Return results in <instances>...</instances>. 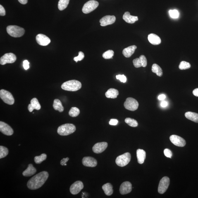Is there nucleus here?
<instances>
[{"label": "nucleus", "instance_id": "nucleus-1", "mask_svg": "<svg viewBox=\"0 0 198 198\" xmlns=\"http://www.w3.org/2000/svg\"><path fill=\"white\" fill-rule=\"evenodd\" d=\"M49 174L48 172L44 171L35 175L29 180L27 184L28 188L32 190H37L42 187L47 180Z\"/></svg>", "mask_w": 198, "mask_h": 198}, {"label": "nucleus", "instance_id": "nucleus-2", "mask_svg": "<svg viewBox=\"0 0 198 198\" xmlns=\"http://www.w3.org/2000/svg\"><path fill=\"white\" fill-rule=\"evenodd\" d=\"M82 86L81 83L79 81L73 80L64 82L61 87L64 90L76 92L81 88Z\"/></svg>", "mask_w": 198, "mask_h": 198}, {"label": "nucleus", "instance_id": "nucleus-3", "mask_svg": "<svg viewBox=\"0 0 198 198\" xmlns=\"http://www.w3.org/2000/svg\"><path fill=\"white\" fill-rule=\"evenodd\" d=\"M76 128L73 124L67 123L64 124L58 127L57 132L61 136H67L70 135L75 131Z\"/></svg>", "mask_w": 198, "mask_h": 198}, {"label": "nucleus", "instance_id": "nucleus-4", "mask_svg": "<svg viewBox=\"0 0 198 198\" xmlns=\"http://www.w3.org/2000/svg\"><path fill=\"white\" fill-rule=\"evenodd\" d=\"M7 32L10 36L14 37H21L25 33V30L16 25H10L7 27Z\"/></svg>", "mask_w": 198, "mask_h": 198}, {"label": "nucleus", "instance_id": "nucleus-5", "mask_svg": "<svg viewBox=\"0 0 198 198\" xmlns=\"http://www.w3.org/2000/svg\"><path fill=\"white\" fill-rule=\"evenodd\" d=\"M131 159V155L130 153L127 152L119 156L116 158V163L118 166L123 167L126 166Z\"/></svg>", "mask_w": 198, "mask_h": 198}, {"label": "nucleus", "instance_id": "nucleus-6", "mask_svg": "<svg viewBox=\"0 0 198 198\" xmlns=\"http://www.w3.org/2000/svg\"><path fill=\"white\" fill-rule=\"evenodd\" d=\"M0 97L7 104L12 105L14 104V98L11 93L8 91L3 89H1L0 91Z\"/></svg>", "mask_w": 198, "mask_h": 198}, {"label": "nucleus", "instance_id": "nucleus-7", "mask_svg": "<svg viewBox=\"0 0 198 198\" xmlns=\"http://www.w3.org/2000/svg\"><path fill=\"white\" fill-rule=\"evenodd\" d=\"M99 5L97 1L91 0L87 2L84 5L82 8V11L84 13L88 14L94 11Z\"/></svg>", "mask_w": 198, "mask_h": 198}, {"label": "nucleus", "instance_id": "nucleus-8", "mask_svg": "<svg viewBox=\"0 0 198 198\" xmlns=\"http://www.w3.org/2000/svg\"><path fill=\"white\" fill-rule=\"evenodd\" d=\"M138 102L132 98H127L124 103V106L125 109L130 111H135L138 109Z\"/></svg>", "mask_w": 198, "mask_h": 198}, {"label": "nucleus", "instance_id": "nucleus-9", "mask_svg": "<svg viewBox=\"0 0 198 198\" xmlns=\"http://www.w3.org/2000/svg\"><path fill=\"white\" fill-rule=\"evenodd\" d=\"M16 57L13 53H6L1 58L0 63L2 65H4L6 63H13L16 61Z\"/></svg>", "mask_w": 198, "mask_h": 198}, {"label": "nucleus", "instance_id": "nucleus-10", "mask_svg": "<svg viewBox=\"0 0 198 198\" xmlns=\"http://www.w3.org/2000/svg\"><path fill=\"white\" fill-rule=\"evenodd\" d=\"M170 183L169 178L167 177H164L160 180L158 187V191L159 193L163 194L168 189Z\"/></svg>", "mask_w": 198, "mask_h": 198}, {"label": "nucleus", "instance_id": "nucleus-11", "mask_svg": "<svg viewBox=\"0 0 198 198\" xmlns=\"http://www.w3.org/2000/svg\"><path fill=\"white\" fill-rule=\"evenodd\" d=\"M83 187L84 185L83 182L80 181H77L70 186V191L71 194L76 195L78 194Z\"/></svg>", "mask_w": 198, "mask_h": 198}, {"label": "nucleus", "instance_id": "nucleus-12", "mask_svg": "<svg viewBox=\"0 0 198 198\" xmlns=\"http://www.w3.org/2000/svg\"><path fill=\"white\" fill-rule=\"evenodd\" d=\"M171 142L175 146L179 147H183L186 144V141L182 137L179 136L173 135L170 137Z\"/></svg>", "mask_w": 198, "mask_h": 198}, {"label": "nucleus", "instance_id": "nucleus-13", "mask_svg": "<svg viewBox=\"0 0 198 198\" xmlns=\"http://www.w3.org/2000/svg\"><path fill=\"white\" fill-rule=\"evenodd\" d=\"M0 131L5 135L8 136L12 135L13 130L10 125L4 122H0Z\"/></svg>", "mask_w": 198, "mask_h": 198}, {"label": "nucleus", "instance_id": "nucleus-14", "mask_svg": "<svg viewBox=\"0 0 198 198\" xmlns=\"http://www.w3.org/2000/svg\"><path fill=\"white\" fill-rule=\"evenodd\" d=\"M116 20V17L114 15H106L102 18L99 22L101 26L105 27L114 23Z\"/></svg>", "mask_w": 198, "mask_h": 198}, {"label": "nucleus", "instance_id": "nucleus-15", "mask_svg": "<svg viewBox=\"0 0 198 198\" xmlns=\"http://www.w3.org/2000/svg\"><path fill=\"white\" fill-rule=\"evenodd\" d=\"M133 63L134 66L136 68L142 67H145L147 66V60L145 56L141 55L139 58L134 59Z\"/></svg>", "mask_w": 198, "mask_h": 198}, {"label": "nucleus", "instance_id": "nucleus-16", "mask_svg": "<svg viewBox=\"0 0 198 198\" xmlns=\"http://www.w3.org/2000/svg\"><path fill=\"white\" fill-rule=\"evenodd\" d=\"M108 144L106 142L97 143L93 147V151L96 154H99L102 153L107 148Z\"/></svg>", "mask_w": 198, "mask_h": 198}, {"label": "nucleus", "instance_id": "nucleus-17", "mask_svg": "<svg viewBox=\"0 0 198 198\" xmlns=\"http://www.w3.org/2000/svg\"><path fill=\"white\" fill-rule=\"evenodd\" d=\"M36 41L38 44L42 46H47L51 42L49 37L42 34H39L37 36Z\"/></svg>", "mask_w": 198, "mask_h": 198}, {"label": "nucleus", "instance_id": "nucleus-18", "mask_svg": "<svg viewBox=\"0 0 198 198\" xmlns=\"http://www.w3.org/2000/svg\"><path fill=\"white\" fill-rule=\"evenodd\" d=\"M83 164L84 166L90 167H94L97 166V160L91 157H85L82 159Z\"/></svg>", "mask_w": 198, "mask_h": 198}, {"label": "nucleus", "instance_id": "nucleus-19", "mask_svg": "<svg viewBox=\"0 0 198 198\" xmlns=\"http://www.w3.org/2000/svg\"><path fill=\"white\" fill-rule=\"evenodd\" d=\"M132 189V184L130 182H124L120 186L119 191L120 194L125 195L131 192Z\"/></svg>", "mask_w": 198, "mask_h": 198}, {"label": "nucleus", "instance_id": "nucleus-20", "mask_svg": "<svg viewBox=\"0 0 198 198\" xmlns=\"http://www.w3.org/2000/svg\"><path fill=\"white\" fill-rule=\"evenodd\" d=\"M31 104L29 105L28 109L31 112L34 109L39 110L41 109V106L37 98H34L31 101Z\"/></svg>", "mask_w": 198, "mask_h": 198}, {"label": "nucleus", "instance_id": "nucleus-21", "mask_svg": "<svg viewBox=\"0 0 198 198\" xmlns=\"http://www.w3.org/2000/svg\"><path fill=\"white\" fill-rule=\"evenodd\" d=\"M123 18L125 22L129 24H133L138 20V17L131 15L130 12L128 11L124 14Z\"/></svg>", "mask_w": 198, "mask_h": 198}, {"label": "nucleus", "instance_id": "nucleus-22", "mask_svg": "<svg viewBox=\"0 0 198 198\" xmlns=\"http://www.w3.org/2000/svg\"><path fill=\"white\" fill-rule=\"evenodd\" d=\"M137 49V47L135 45L129 46L123 50V54L125 57H130L135 52V50Z\"/></svg>", "mask_w": 198, "mask_h": 198}, {"label": "nucleus", "instance_id": "nucleus-23", "mask_svg": "<svg viewBox=\"0 0 198 198\" xmlns=\"http://www.w3.org/2000/svg\"><path fill=\"white\" fill-rule=\"evenodd\" d=\"M148 39L151 44L154 45H157L161 44V40L157 35L154 34H151L148 36Z\"/></svg>", "mask_w": 198, "mask_h": 198}, {"label": "nucleus", "instance_id": "nucleus-24", "mask_svg": "<svg viewBox=\"0 0 198 198\" xmlns=\"http://www.w3.org/2000/svg\"><path fill=\"white\" fill-rule=\"evenodd\" d=\"M37 171V169L34 167L33 165L31 164H29L27 169L23 172L22 175L24 177H31L35 174Z\"/></svg>", "mask_w": 198, "mask_h": 198}, {"label": "nucleus", "instance_id": "nucleus-25", "mask_svg": "<svg viewBox=\"0 0 198 198\" xmlns=\"http://www.w3.org/2000/svg\"><path fill=\"white\" fill-rule=\"evenodd\" d=\"M137 156L138 163L140 164L144 163L146 157L145 151L143 149H138L137 151Z\"/></svg>", "mask_w": 198, "mask_h": 198}, {"label": "nucleus", "instance_id": "nucleus-26", "mask_svg": "<svg viewBox=\"0 0 198 198\" xmlns=\"http://www.w3.org/2000/svg\"><path fill=\"white\" fill-rule=\"evenodd\" d=\"M105 96L109 99H116L119 94L118 91L117 89L113 88L110 89L105 93Z\"/></svg>", "mask_w": 198, "mask_h": 198}, {"label": "nucleus", "instance_id": "nucleus-27", "mask_svg": "<svg viewBox=\"0 0 198 198\" xmlns=\"http://www.w3.org/2000/svg\"><path fill=\"white\" fill-rule=\"evenodd\" d=\"M186 118L195 123H198V113L191 112H187L185 113Z\"/></svg>", "mask_w": 198, "mask_h": 198}, {"label": "nucleus", "instance_id": "nucleus-28", "mask_svg": "<svg viewBox=\"0 0 198 198\" xmlns=\"http://www.w3.org/2000/svg\"><path fill=\"white\" fill-rule=\"evenodd\" d=\"M102 189L107 196H111L113 193V186L111 183H107L104 184L102 186Z\"/></svg>", "mask_w": 198, "mask_h": 198}, {"label": "nucleus", "instance_id": "nucleus-29", "mask_svg": "<svg viewBox=\"0 0 198 198\" xmlns=\"http://www.w3.org/2000/svg\"><path fill=\"white\" fill-rule=\"evenodd\" d=\"M53 107L55 110L59 111L60 112H62L64 110V108L61 101L58 99H56L54 100Z\"/></svg>", "mask_w": 198, "mask_h": 198}, {"label": "nucleus", "instance_id": "nucleus-30", "mask_svg": "<svg viewBox=\"0 0 198 198\" xmlns=\"http://www.w3.org/2000/svg\"><path fill=\"white\" fill-rule=\"evenodd\" d=\"M151 71L154 73H155L158 76L161 77L163 75L162 70L159 65L156 63H154L153 65L151 68Z\"/></svg>", "mask_w": 198, "mask_h": 198}, {"label": "nucleus", "instance_id": "nucleus-31", "mask_svg": "<svg viewBox=\"0 0 198 198\" xmlns=\"http://www.w3.org/2000/svg\"><path fill=\"white\" fill-rule=\"evenodd\" d=\"M70 0H60L58 3V8L60 10H63L68 6Z\"/></svg>", "mask_w": 198, "mask_h": 198}, {"label": "nucleus", "instance_id": "nucleus-32", "mask_svg": "<svg viewBox=\"0 0 198 198\" xmlns=\"http://www.w3.org/2000/svg\"><path fill=\"white\" fill-rule=\"evenodd\" d=\"M47 158V155L45 154H41L40 156H35L34 157L35 162L37 164H40L43 161H45Z\"/></svg>", "mask_w": 198, "mask_h": 198}, {"label": "nucleus", "instance_id": "nucleus-33", "mask_svg": "<svg viewBox=\"0 0 198 198\" xmlns=\"http://www.w3.org/2000/svg\"><path fill=\"white\" fill-rule=\"evenodd\" d=\"M125 122L131 127H137L138 125V123L137 120L130 118H127L125 119Z\"/></svg>", "mask_w": 198, "mask_h": 198}, {"label": "nucleus", "instance_id": "nucleus-34", "mask_svg": "<svg viewBox=\"0 0 198 198\" xmlns=\"http://www.w3.org/2000/svg\"><path fill=\"white\" fill-rule=\"evenodd\" d=\"M80 110L76 107H72L69 112V115L72 117H76L80 114Z\"/></svg>", "mask_w": 198, "mask_h": 198}, {"label": "nucleus", "instance_id": "nucleus-35", "mask_svg": "<svg viewBox=\"0 0 198 198\" xmlns=\"http://www.w3.org/2000/svg\"><path fill=\"white\" fill-rule=\"evenodd\" d=\"M8 150L7 148L2 146H0V158H4L8 155Z\"/></svg>", "mask_w": 198, "mask_h": 198}, {"label": "nucleus", "instance_id": "nucleus-36", "mask_svg": "<svg viewBox=\"0 0 198 198\" xmlns=\"http://www.w3.org/2000/svg\"><path fill=\"white\" fill-rule=\"evenodd\" d=\"M114 52L112 50H108L102 54L103 57L105 59H112L113 57L114 56Z\"/></svg>", "mask_w": 198, "mask_h": 198}, {"label": "nucleus", "instance_id": "nucleus-37", "mask_svg": "<svg viewBox=\"0 0 198 198\" xmlns=\"http://www.w3.org/2000/svg\"><path fill=\"white\" fill-rule=\"evenodd\" d=\"M191 67L190 63L188 62L182 61L180 62L179 68L180 70H185L188 69Z\"/></svg>", "mask_w": 198, "mask_h": 198}, {"label": "nucleus", "instance_id": "nucleus-38", "mask_svg": "<svg viewBox=\"0 0 198 198\" xmlns=\"http://www.w3.org/2000/svg\"><path fill=\"white\" fill-rule=\"evenodd\" d=\"M169 14L171 18H178L179 16V13L178 10H170Z\"/></svg>", "mask_w": 198, "mask_h": 198}, {"label": "nucleus", "instance_id": "nucleus-39", "mask_svg": "<svg viewBox=\"0 0 198 198\" xmlns=\"http://www.w3.org/2000/svg\"><path fill=\"white\" fill-rule=\"evenodd\" d=\"M84 57V53L82 52V51H80V52H79V53L78 56L74 57V60L76 63H77L78 61H82V60L83 59Z\"/></svg>", "mask_w": 198, "mask_h": 198}, {"label": "nucleus", "instance_id": "nucleus-40", "mask_svg": "<svg viewBox=\"0 0 198 198\" xmlns=\"http://www.w3.org/2000/svg\"><path fill=\"white\" fill-rule=\"evenodd\" d=\"M116 78L118 80H120V82H122L125 83L127 81L126 77L124 75H116Z\"/></svg>", "mask_w": 198, "mask_h": 198}, {"label": "nucleus", "instance_id": "nucleus-41", "mask_svg": "<svg viewBox=\"0 0 198 198\" xmlns=\"http://www.w3.org/2000/svg\"><path fill=\"white\" fill-rule=\"evenodd\" d=\"M164 152L165 156L167 157L170 158H171L173 154H172V151L170 149H165L164 151Z\"/></svg>", "mask_w": 198, "mask_h": 198}, {"label": "nucleus", "instance_id": "nucleus-42", "mask_svg": "<svg viewBox=\"0 0 198 198\" xmlns=\"http://www.w3.org/2000/svg\"><path fill=\"white\" fill-rule=\"evenodd\" d=\"M70 160V158L68 157H67L66 158H63V159L61 160V161H60V164L63 166H67V164L66 163L69 160Z\"/></svg>", "mask_w": 198, "mask_h": 198}, {"label": "nucleus", "instance_id": "nucleus-43", "mask_svg": "<svg viewBox=\"0 0 198 198\" xmlns=\"http://www.w3.org/2000/svg\"><path fill=\"white\" fill-rule=\"evenodd\" d=\"M29 64L30 63L27 61V60H24L23 61V67L24 68L25 70H28L29 68H30V66H29Z\"/></svg>", "mask_w": 198, "mask_h": 198}, {"label": "nucleus", "instance_id": "nucleus-44", "mask_svg": "<svg viewBox=\"0 0 198 198\" xmlns=\"http://www.w3.org/2000/svg\"><path fill=\"white\" fill-rule=\"evenodd\" d=\"M118 121L115 119H112L109 122L110 125H118Z\"/></svg>", "mask_w": 198, "mask_h": 198}, {"label": "nucleus", "instance_id": "nucleus-45", "mask_svg": "<svg viewBox=\"0 0 198 198\" xmlns=\"http://www.w3.org/2000/svg\"><path fill=\"white\" fill-rule=\"evenodd\" d=\"M6 15V12L4 8L2 5H0V15L1 16H5Z\"/></svg>", "mask_w": 198, "mask_h": 198}, {"label": "nucleus", "instance_id": "nucleus-46", "mask_svg": "<svg viewBox=\"0 0 198 198\" xmlns=\"http://www.w3.org/2000/svg\"><path fill=\"white\" fill-rule=\"evenodd\" d=\"M158 98L160 100L163 101L166 99V96L164 94H161L158 96Z\"/></svg>", "mask_w": 198, "mask_h": 198}, {"label": "nucleus", "instance_id": "nucleus-47", "mask_svg": "<svg viewBox=\"0 0 198 198\" xmlns=\"http://www.w3.org/2000/svg\"><path fill=\"white\" fill-rule=\"evenodd\" d=\"M168 102L166 101H163L161 103V106L162 107L165 108L168 106Z\"/></svg>", "mask_w": 198, "mask_h": 198}, {"label": "nucleus", "instance_id": "nucleus-48", "mask_svg": "<svg viewBox=\"0 0 198 198\" xmlns=\"http://www.w3.org/2000/svg\"><path fill=\"white\" fill-rule=\"evenodd\" d=\"M193 94L194 96L198 97V88L194 89L193 92Z\"/></svg>", "mask_w": 198, "mask_h": 198}, {"label": "nucleus", "instance_id": "nucleus-49", "mask_svg": "<svg viewBox=\"0 0 198 198\" xmlns=\"http://www.w3.org/2000/svg\"><path fill=\"white\" fill-rule=\"evenodd\" d=\"M19 2L22 4L25 5L28 2V0H18Z\"/></svg>", "mask_w": 198, "mask_h": 198}]
</instances>
